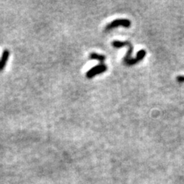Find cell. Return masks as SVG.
Here are the masks:
<instances>
[{"mask_svg":"<svg viewBox=\"0 0 184 184\" xmlns=\"http://www.w3.org/2000/svg\"><path fill=\"white\" fill-rule=\"evenodd\" d=\"M112 45L114 48H121L124 46H128V53H127L126 56L124 58V62L125 65H128L130 61L132 60L131 55L132 51H133V46L132 44L130 42H120V41H113L112 42Z\"/></svg>","mask_w":184,"mask_h":184,"instance_id":"obj_1","label":"cell"},{"mask_svg":"<svg viewBox=\"0 0 184 184\" xmlns=\"http://www.w3.org/2000/svg\"><path fill=\"white\" fill-rule=\"evenodd\" d=\"M130 24H131V22H130V20L126 19V18L116 19L113 20V21L112 22H111V23L108 24L105 26V28H104V30H105L106 32H108V31H110L111 29L117 28V27L119 26H123L124 27V28H129V27L130 26Z\"/></svg>","mask_w":184,"mask_h":184,"instance_id":"obj_2","label":"cell"},{"mask_svg":"<svg viewBox=\"0 0 184 184\" xmlns=\"http://www.w3.org/2000/svg\"><path fill=\"white\" fill-rule=\"evenodd\" d=\"M108 70V67L104 63H101V64L96 65L94 68H92V69L89 70L86 73V77L87 78H94L96 75H100V74L103 73V72L106 71Z\"/></svg>","mask_w":184,"mask_h":184,"instance_id":"obj_3","label":"cell"},{"mask_svg":"<svg viewBox=\"0 0 184 184\" xmlns=\"http://www.w3.org/2000/svg\"><path fill=\"white\" fill-rule=\"evenodd\" d=\"M145 55H146L145 50H143V49L140 50V51H139L138 52H137L136 58H132V60L130 61V62H129V64L128 65V66H131V65L137 64V63H138L139 61H140L141 60L144 59V58L145 57Z\"/></svg>","mask_w":184,"mask_h":184,"instance_id":"obj_4","label":"cell"},{"mask_svg":"<svg viewBox=\"0 0 184 184\" xmlns=\"http://www.w3.org/2000/svg\"><path fill=\"white\" fill-rule=\"evenodd\" d=\"M9 55L10 53L8 50H4L1 59H0V71H3V70L4 69L5 66L7 64L8 58H9Z\"/></svg>","mask_w":184,"mask_h":184,"instance_id":"obj_5","label":"cell"},{"mask_svg":"<svg viewBox=\"0 0 184 184\" xmlns=\"http://www.w3.org/2000/svg\"><path fill=\"white\" fill-rule=\"evenodd\" d=\"M89 58H90V59L97 60V61H99L101 63H103L105 61L106 57L103 55L97 54V53H92V54H90V55H89Z\"/></svg>","mask_w":184,"mask_h":184,"instance_id":"obj_6","label":"cell"},{"mask_svg":"<svg viewBox=\"0 0 184 184\" xmlns=\"http://www.w3.org/2000/svg\"><path fill=\"white\" fill-rule=\"evenodd\" d=\"M176 81L180 83H182V82H184V76L183 75H180V76L176 77Z\"/></svg>","mask_w":184,"mask_h":184,"instance_id":"obj_7","label":"cell"}]
</instances>
